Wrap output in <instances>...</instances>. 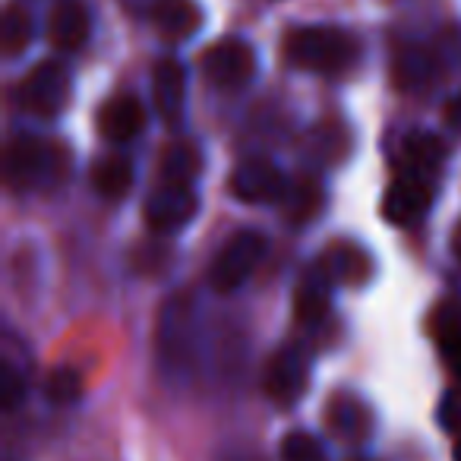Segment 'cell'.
Segmentation results:
<instances>
[{"label": "cell", "instance_id": "cell-24", "mask_svg": "<svg viewBox=\"0 0 461 461\" xmlns=\"http://www.w3.org/2000/svg\"><path fill=\"white\" fill-rule=\"evenodd\" d=\"M282 461H329L322 442L313 433H303V429H291L282 442Z\"/></svg>", "mask_w": 461, "mask_h": 461}, {"label": "cell", "instance_id": "cell-2", "mask_svg": "<svg viewBox=\"0 0 461 461\" xmlns=\"http://www.w3.org/2000/svg\"><path fill=\"white\" fill-rule=\"evenodd\" d=\"M266 250H269V244H266V238L259 230H238V234L218 250V257L212 259L209 285L218 294L238 291L240 285L253 276V269L263 263Z\"/></svg>", "mask_w": 461, "mask_h": 461}, {"label": "cell", "instance_id": "cell-26", "mask_svg": "<svg viewBox=\"0 0 461 461\" xmlns=\"http://www.w3.org/2000/svg\"><path fill=\"white\" fill-rule=\"evenodd\" d=\"M439 423L448 429V433L461 436V392L446 395V402L439 404Z\"/></svg>", "mask_w": 461, "mask_h": 461}, {"label": "cell", "instance_id": "cell-29", "mask_svg": "<svg viewBox=\"0 0 461 461\" xmlns=\"http://www.w3.org/2000/svg\"><path fill=\"white\" fill-rule=\"evenodd\" d=\"M121 4L127 10H133V14H152V7L158 0H121Z\"/></svg>", "mask_w": 461, "mask_h": 461}, {"label": "cell", "instance_id": "cell-12", "mask_svg": "<svg viewBox=\"0 0 461 461\" xmlns=\"http://www.w3.org/2000/svg\"><path fill=\"white\" fill-rule=\"evenodd\" d=\"M326 423L332 433L345 442H364L373 433V411L360 402L357 395L339 392L332 402L326 404Z\"/></svg>", "mask_w": 461, "mask_h": 461}, {"label": "cell", "instance_id": "cell-9", "mask_svg": "<svg viewBox=\"0 0 461 461\" xmlns=\"http://www.w3.org/2000/svg\"><path fill=\"white\" fill-rule=\"evenodd\" d=\"M54 174V149L45 142L23 136L10 146L7 152V180L16 190H32V186L45 184Z\"/></svg>", "mask_w": 461, "mask_h": 461}, {"label": "cell", "instance_id": "cell-21", "mask_svg": "<svg viewBox=\"0 0 461 461\" xmlns=\"http://www.w3.org/2000/svg\"><path fill=\"white\" fill-rule=\"evenodd\" d=\"M395 77L404 89H420L433 79V54L423 48H404L395 60Z\"/></svg>", "mask_w": 461, "mask_h": 461}, {"label": "cell", "instance_id": "cell-28", "mask_svg": "<svg viewBox=\"0 0 461 461\" xmlns=\"http://www.w3.org/2000/svg\"><path fill=\"white\" fill-rule=\"evenodd\" d=\"M442 117H446V127L448 130H458V133H461V92H455V95L448 98Z\"/></svg>", "mask_w": 461, "mask_h": 461}, {"label": "cell", "instance_id": "cell-18", "mask_svg": "<svg viewBox=\"0 0 461 461\" xmlns=\"http://www.w3.org/2000/svg\"><path fill=\"white\" fill-rule=\"evenodd\" d=\"M433 339L439 354L446 357L448 370L461 376V307L458 303H439L433 313Z\"/></svg>", "mask_w": 461, "mask_h": 461}, {"label": "cell", "instance_id": "cell-6", "mask_svg": "<svg viewBox=\"0 0 461 461\" xmlns=\"http://www.w3.org/2000/svg\"><path fill=\"white\" fill-rule=\"evenodd\" d=\"M436 196V180L420 177V174L402 171L389 184L383 196V215L392 224H414L427 215L429 203Z\"/></svg>", "mask_w": 461, "mask_h": 461}, {"label": "cell", "instance_id": "cell-23", "mask_svg": "<svg viewBox=\"0 0 461 461\" xmlns=\"http://www.w3.org/2000/svg\"><path fill=\"white\" fill-rule=\"evenodd\" d=\"M199 174V155L193 146L186 142H177L165 152L161 158V180L165 184H190L193 186V177Z\"/></svg>", "mask_w": 461, "mask_h": 461}, {"label": "cell", "instance_id": "cell-30", "mask_svg": "<svg viewBox=\"0 0 461 461\" xmlns=\"http://www.w3.org/2000/svg\"><path fill=\"white\" fill-rule=\"evenodd\" d=\"M455 253H458V259H461V224L455 228Z\"/></svg>", "mask_w": 461, "mask_h": 461}, {"label": "cell", "instance_id": "cell-20", "mask_svg": "<svg viewBox=\"0 0 461 461\" xmlns=\"http://www.w3.org/2000/svg\"><path fill=\"white\" fill-rule=\"evenodd\" d=\"M285 209H288V218L294 224H303V221H313L320 215V205H322V190L316 180H297V184L288 186L285 193Z\"/></svg>", "mask_w": 461, "mask_h": 461}, {"label": "cell", "instance_id": "cell-15", "mask_svg": "<svg viewBox=\"0 0 461 461\" xmlns=\"http://www.w3.org/2000/svg\"><path fill=\"white\" fill-rule=\"evenodd\" d=\"M402 161H404V171L436 180L442 165H446V142L436 133L414 130V133H408L402 142Z\"/></svg>", "mask_w": 461, "mask_h": 461}, {"label": "cell", "instance_id": "cell-8", "mask_svg": "<svg viewBox=\"0 0 461 461\" xmlns=\"http://www.w3.org/2000/svg\"><path fill=\"white\" fill-rule=\"evenodd\" d=\"M307 376H310V366L301 348L294 345L282 348L266 364V376H263L266 395L278 404H294L303 395V389H307Z\"/></svg>", "mask_w": 461, "mask_h": 461}, {"label": "cell", "instance_id": "cell-14", "mask_svg": "<svg viewBox=\"0 0 461 461\" xmlns=\"http://www.w3.org/2000/svg\"><path fill=\"white\" fill-rule=\"evenodd\" d=\"M98 127L111 142L136 140L146 127V108L133 95H114L111 102H104L102 114H98Z\"/></svg>", "mask_w": 461, "mask_h": 461}, {"label": "cell", "instance_id": "cell-5", "mask_svg": "<svg viewBox=\"0 0 461 461\" xmlns=\"http://www.w3.org/2000/svg\"><path fill=\"white\" fill-rule=\"evenodd\" d=\"M288 177L269 158H247L230 174V193L247 205H276L288 193Z\"/></svg>", "mask_w": 461, "mask_h": 461}, {"label": "cell", "instance_id": "cell-1", "mask_svg": "<svg viewBox=\"0 0 461 461\" xmlns=\"http://www.w3.org/2000/svg\"><path fill=\"white\" fill-rule=\"evenodd\" d=\"M285 54L294 67L310 73H341L357 58V41L335 26H301L285 39Z\"/></svg>", "mask_w": 461, "mask_h": 461}, {"label": "cell", "instance_id": "cell-4", "mask_svg": "<svg viewBox=\"0 0 461 461\" xmlns=\"http://www.w3.org/2000/svg\"><path fill=\"white\" fill-rule=\"evenodd\" d=\"M203 73L218 89H244L257 73V54L244 39H221L203 54Z\"/></svg>", "mask_w": 461, "mask_h": 461}, {"label": "cell", "instance_id": "cell-25", "mask_svg": "<svg viewBox=\"0 0 461 461\" xmlns=\"http://www.w3.org/2000/svg\"><path fill=\"white\" fill-rule=\"evenodd\" d=\"M45 392L54 404H73L79 398V392H83V379H79V373L70 370V366H58V370L48 376Z\"/></svg>", "mask_w": 461, "mask_h": 461}, {"label": "cell", "instance_id": "cell-10", "mask_svg": "<svg viewBox=\"0 0 461 461\" xmlns=\"http://www.w3.org/2000/svg\"><path fill=\"white\" fill-rule=\"evenodd\" d=\"M92 32V14L83 0H60L58 7L51 10L48 20V35H51L54 48L60 51H77L89 41Z\"/></svg>", "mask_w": 461, "mask_h": 461}, {"label": "cell", "instance_id": "cell-22", "mask_svg": "<svg viewBox=\"0 0 461 461\" xmlns=\"http://www.w3.org/2000/svg\"><path fill=\"white\" fill-rule=\"evenodd\" d=\"M0 41H4V54L16 58V54L26 51V45L32 41V20L23 7L10 4L4 10V23H0Z\"/></svg>", "mask_w": 461, "mask_h": 461}, {"label": "cell", "instance_id": "cell-17", "mask_svg": "<svg viewBox=\"0 0 461 461\" xmlns=\"http://www.w3.org/2000/svg\"><path fill=\"white\" fill-rule=\"evenodd\" d=\"M152 23L161 39L184 41L199 29V7L193 0H158L152 7Z\"/></svg>", "mask_w": 461, "mask_h": 461}, {"label": "cell", "instance_id": "cell-3", "mask_svg": "<svg viewBox=\"0 0 461 461\" xmlns=\"http://www.w3.org/2000/svg\"><path fill=\"white\" fill-rule=\"evenodd\" d=\"M20 102L39 117H58L70 102V70L60 60H41L23 79Z\"/></svg>", "mask_w": 461, "mask_h": 461}, {"label": "cell", "instance_id": "cell-31", "mask_svg": "<svg viewBox=\"0 0 461 461\" xmlns=\"http://www.w3.org/2000/svg\"><path fill=\"white\" fill-rule=\"evenodd\" d=\"M452 455H455V461H461V439L455 442V452H452Z\"/></svg>", "mask_w": 461, "mask_h": 461}, {"label": "cell", "instance_id": "cell-27", "mask_svg": "<svg viewBox=\"0 0 461 461\" xmlns=\"http://www.w3.org/2000/svg\"><path fill=\"white\" fill-rule=\"evenodd\" d=\"M20 395H23V379H20V373L7 364L4 366V408H16Z\"/></svg>", "mask_w": 461, "mask_h": 461}, {"label": "cell", "instance_id": "cell-19", "mask_svg": "<svg viewBox=\"0 0 461 461\" xmlns=\"http://www.w3.org/2000/svg\"><path fill=\"white\" fill-rule=\"evenodd\" d=\"M92 186L104 199H123L133 186V165L123 155H104L92 165Z\"/></svg>", "mask_w": 461, "mask_h": 461}, {"label": "cell", "instance_id": "cell-13", "mask_svg": "<svg viewBox=\"0 0 461 461\" xmlns=\"http://www.w3.org/2000/svg\"><path fill=\"white\" fill-rule=\"evenodd\" d=\"M332 278L329 272L322 269L320 263L301 278L297 285V294H294V313L297 322L303 326H320L322 320L329 316V301H332Z\"/></svg>", "mask_w": 461, "mask_h": 461}, {"label": "cell", "instance_id": "cell-11", "mask_svg": "<svg viewBox=\"0 0 461 461\" xmlns=\"http://www.w3.org/2000/svg\"><path fill=\"white\" fill-rule=\"evenodd\" d=\"M152 95H155V111L161 114V121L174 127L180 121V114H184V95H186V73L174 58H165L155 64Z\"/></svg>", "mask_w": 461, "mask_h": 461}, {"label": "cell", "instance_id": "cell-16", "mask_svg": "<svg viewBox=\"0 0 461 461\" xmlns=\"http://www.w3.org/2000/svg\"><path fill=\"white\" fill-rule=\"evenodd\" d=\"M320 266L335 285H364L373 276V259L357 244H335L322 253Z\"/></svg>", "mask_w": 461, "mask_h": 461}, {"label": "cell", "instance_id": "cell-7", "mask_svg": "<svg viewBox=\"0 0 461 461\" xmlns=\"http://www.w3.org/2000/svg\"><path fill=\"white\" fill-rule=\"evenodd\" d=\"M196 209L199 199L190 184H165L161 180V186L146 203V224L158 234H171V230L184 228L186 221H193Z\"/></svg>", "mask_w": 461, "mask_h": 461}]
</instances>
